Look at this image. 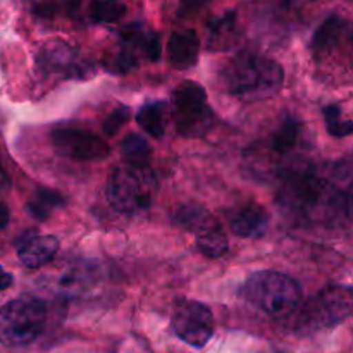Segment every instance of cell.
I'll list each match as a JSON object with an SVG mask.
<instances>
[{
  "label": "cell",
  "instance_id": "5bb4252c",
  "mask_svg": "<svg viewBox=\"0 0 353 353\" xmlns=\"http://www.w3.org/2000/svg\"><path fill=\"white\" fill-rule=\"evenodd\" d=\"M199 52L200 38L193 30L179 31L169 38L168 55L169 62L174 69L185 71V69L193 68L199 61Z\"/></svg>",
  "mask_w": 353,
  "mask_h": 353
},
{
  "label": "cell",
  "instance_id": "603a6c76",
  "mask_svg": "<svg viewBox=\"0 0 353 353\" xmlns=\"http://www.w3.org/2000/svg\"><path fill=\"white\" fill-rule=\"evenodd\" d=\"M323 112H324V119H326V126H327V131H330V134H333V137L336 138H343L352 133L353 130L352 119L350 117H345L343 109H341L340 105H336V103L327 105L324 107Z\"/></svg>",
  "mask_w": 353,
  "mask_h": 353
},
{
  "label": "cell",
  "instance_id": "ac0fdd59",
  "mask_svg": "<svg viewBox=\"0 0 353 353\" xmlns=\"http://www.w3.org/2000/svg\"><path fill=\"white\" fill-rule=\"evenodd\" d=\"M64 205V196L55 190L38 188L34 190L33 196L28 202V210L31 216L38 221H47L54 214V210L61 209Z\"/></svg>",
  "mask_w": 353,
  "mask_h": 353
},
{
  "label": "cell",
  "instance_id": "6da1fadb",
  "mask_svg": "<svg viewBox=\"0 0 353 353\" xmlns=\"http://www.w3.org/2000/svg\"><path fill=\"white\" fill-rule=\"evenodd\" d=\"M281 65L255 52H240L221 71L224 88L245 100L264 99L278 92L283 85Z\"/></svg>",
  "mask_w": 353,
  "mask_h": 353
},
{
  "label": "cell",
  "instance_id": "2e32d148",
  "mask_svg": "<svg viewBox=\"0 0 353 353\" xmlns=\"http://www.w3.org/2000/svg\"><path fill=\"white\" fill-rule=\"evenodd\" d=\"M345 31H347V23H345L341 17L331 16L324 21L319 26V30L316 31L312 38V43H310V48H312L314 55L319 57V55L327 54L333 48H336L340 45L341 38L345 37Z\"/></svg>",
  "mask_w": 353,
  "mask_h": 353
},
{
  "label": "cell",
  "instance_id": "cb8c5ba5",
  "mask_svg": "<svg viewBox=\"0 0 353 353\" xmlns=\"http://www.w3.org/2000/svg\"><path fill=\"white\" fill-rule=\"evenodd\" d=\"M130 117H131V110L128 109L126 105H119L105 117V121H103L102 124L103 133H105L107 137H114V134H116L117 131H119L128 121H130Z\"/></svg>",
  "mask_w": 353,
  "mask_h": 353
},
{
  "label": "cell",
  "instance_id": "7c38bea8",
  "mask_svg": "<svg viewBox=\"0 0 353 353\" xmlns=\"http://www.w3.org/2000/svg\"><path fill=\"white\" fill-rule=\"evenodd\" d=\"M59 252V240L55 236H37L28 233V236L21 238L17 245V255L21 264L28 269H38L48 264Z\"/></svg>",
  "mask_w": 353,
  "mask_h": 353
},
{
  "label": "cell",
  "instance_id": "7402d4cb",
  "mask_svg": "<svg viewBox=\"0 0 353 353\" xmlns=\"http://www.w3.org/2000/svg\"><path fill=\"white\" fill-rule=\"evenodd\" d=\"M123 155L126 159V162L130 164H148V159H150V145H148L147 138H143L141 134H130L123 140Z\"/></svg>",
  "mask_w": 353,
  "mask_h": 353
},
{
  "label": "cell",
  "instance_id": "5b68a950",
  "mask_svg": "<svg viewBox=\"0 0 353 353\" xmlns=\"http://www.w3.org/2000/svg\"><path fill=\"white\" fill-rule=\"evenodd\" d=\"M352 309L353 293L350 286H327L299 310L295 319V330L299 333L309 334L338 326L350 317Z\"/></svg>",
  "mask_w": 353,
  "mask_h": 353
},
{
  "label": "cell",
  "instance_id": "8fae6325",
  "mask_svg": "<svg viewBox=\"0 0 353 353\" xmlns=\"http://www.w3.org/2000/svg\"><path fill=\"white\" fill-rule=\"evenodd\" d=\"M97 276H99V271H97L92 262H69L57 274L54 288L64 296L83 295V293L92 288Z\"/></svg>",
  "mask_w": 353,
  "mask_h": 353
},
{
  "label": "cell",
  "instance_id": "7a4b0ae2",
  "mask_svg": "<svg viewBox=\"0 0 353 353\" xmlns=\"http://www.w3.org/2000/svg\"><path fill=\"white\" fill-rule=\"evenodd\" d=\"M243 296L268 316L285 319L299 309L302 288L295 279L283 272L261 271L245 281Z\"/></svg>",
  "mask_w": 353,
  "mask_h": 353
},
{
  "label": "cell",
  "instance_id": "e0dca14e",
  "mask_svg": "<svg viewBox=\"0 0 353 353\" xmlns=\"http://www.w3.org/2000/svg\"><path fill=\"white\" fill-rule=\"evenodd\" d=\"M172 219L178 226L193 231L195 234L202 233L209 228L219 226L212 214L199 203H183V205L176 207V210L172 212Z\"/></svg>",
  "mask_w": 353,
  "mask_h": 353
},
{
  "label": "cell",
  "instance_id": "d4e9b609",
  "mask_svg": "<svg viewBox=\"0 0 353 353\" xmlns=\"http://www.w3.org/2000/svg\"><path fill=\"white\" fill-rule=\"evenodd\" d=\"M10 188V179L9 176H7L6 169L2 168V164H0V196L6 195L7 192H9Z\"/></svg>",
  "mask_w": 353,
  "mask_h": 353
},
{
  "label": "cell",
  "instance_id": "ffe728a7",
  "mask_svg": "<svg viewBox=\"0 0 353 353\" xmlns=\"http://www.w3.org/2000/svg\"><path fill=\"white\" fill-rule=\"evenodd\" d=\"M196 245L203 255L217 259L228 252V236L219 226H214L196 234Z\"/></svg>",
  "mask_w": 353,
  "mask_h": 353
},
{
  "label": "cell",
  "instance_id": "ba28073f",
  "mask_svg": "<svg viewBox=\"0 0 353 353\" xmlns=\"http://www.w3.org/2000/svg\"><path fill=\"white\" fill-rule=\"evenodd\" d=\"M161 57V40L157 33L133 24L121 31V50L112 59L109 68L114 72H126L138 64L140 59L147 61H159Z\"/></svg>",
  "mask_w": 353,
  "mask_h": 353
},
{
  "label": "cell",
  "instance_id": "8992f818",
  "mask_svg": "<svg viewBox=\"0 0 353 353\" xmlns=\"http://www.w3.org/2000/svg\"><path fill=\"white\" fill-rule=\"evenodd\" d=\"M172 119L183 137H202L214 124L207 93L199 83L186 81L172 92Z\"/></svg>",
  "mask_w": 353,
  "mask_h": 353
},
{
  "label": "cell",
  "instance_id": "3957f363",
  "mask_svg": "<svg viewBox=\"0 0 353 353\" xmlns=\"http://www.w3.org/2000/svg\"><path fill=\"white\" fill-rule=\"evenodd\" d=\"M157 178L148 164L119 165L107 183V199L110 205L123 214H140L154 202Z\"/></svg>",
  "mask_w": 353,
  "mask_h": 353
},
{
  "label": "cell",
  "instance_id": "277c9868",
  "mask_svg": "<svg viewBox=\"0 0 353 353\" xmlns=\"http://www.w3.org/2000/svg\"><path fill=\"white\" fill-rule=\"evenodd\" d=\"M47 323V305L37 296H19L0 309V343L26 347L41 333Z\"/></svg>",
  "mask_w": 353,
  "mask_h": 353
},
{
  "label": "cell",
  "instance_id": "4316f807",
  "mask_svg": "<svg viewBox=\"0 0 353 353\" xmlns=\"http://www.w3.org/2000/svg\"><path fill=\"white\" fill-rule=\"evenodd\" d=\"M7 224H9V209L0 202V230H3Z\"/></svg>",
  "mask_w": 353,
  "mask_h": 353
},
{
  "label": "cell",
  "instance_id": "9c48e42d",
  "mask_svg": "<svg viewBox=\"0 0 353 353\" xmlns=\"http://www.w3.org/2000/svg\"><path fill=\"white\" fill-rule=\"evenodd\" d=\"M52 145L62 157L72 161L92 162L105 159L110 154L109 145L99 134L81 128H61L52 133Z\"/></svg>",
  "mask_w": 353,
  "mask_h": 353
},
{
  "label": "cell",
  "instance_id": "52a82bcc",
  "mask_svg": "<svg viewBox=\"0 0 353 353\" xmlns=\"http://www.w3.org/2000/svg\"><path fill=\"white\" fill-rule=\"evenodd\" d=\"M216 323L210 309L195 300H183L172 312V331L193 348H203L212 338Z\"/></svg>",
  "mask_w": 353,
  "mask_h": 353
},
{
  "label": "cell",
  "instance_id": "484cf974",
  "mask_svg": "<svg viewBox=\"0 0 353 353\" xmlns=\"http://www.w3.org/2000/svg\"><path fill=\"white\" fill-rule=\"evenodd\" d=\"M14 278L10 272H7L6 269L0 268V290H7L10 285H12Z\"/></svg>",
  "mask_w": 353,
  "mask_h": 353
},
{
  "label": "cell",
  "instance_id": "4fadbf2b",
  "mask_svg": "<svg viewBox=\"0 0 353 353\" xmlns=\"http://www.w3.org/2000/svg\"><path fill=\"white\" fill-rule=\"evenodd\" d=\"M269 221L271 217L264 207L259 203H247L233 214V217L230 219V226L238 236L257 238L268 231Z\"/></svg>",
  "mask_w": 353,
  "mask_h": 353
},
{
  "label": "cell",
  "instance_id": "d6986e66",
  "mask_svg": "<svg viewBox=\"0 0 353 353\" xmlns=\"http://www.w3.org/2000/svg\"><path fill=\"white\" fill-rule=\"evenodd\" d=\"M137 123L141 130L154 138L164 137L165 121H164V103L162 102H147L140 107L137 114Z\"/></svg>",
  "mask_w": 353,
  "mask_h": 353
},
{
  "label": "cell",
  "instance_id": "44dd1931",
  "mask_svg": "<svg viewBox=\"0 0 353 353\" xmlns=\"http://www.w3.org/2000/svg\"><path fill=\"white\" fill-rule=\"evenodd\" d=\"M126 14V6L119 0H93L90 17L93 23H116Z\"/></svg>",
  "mask_w": 353,
  "mask_h": 353
},
{
  "label": "cell",
  "instance_id": "83f0119b",
  "mask_svg": "<svg viewBox=\"0 0 353 353\" xmlns=\"http://www.w3.org/2000/svg\"><path fill=\"white\" fill-rule=\"evenodd\" d=\"M196 2H199V3H200V2H207V0H196Z\"/></svg>",
  "mask_w": 353,
  "mask_h": 353
},
{
  "label": "cell",
  "instance_id": "9a60e30c",
  "mask_svg": "<svg viewBox=\"0 0 353 353\" xmlns=\"http://www.w3.org/2000/svg\"><path fill=\"white\" fill-rule=\"evenodd\" d=\"M303 137H305V128L300 123V119L286 116L272 133L271 150L278 155L292 154L302 145Z\"/></svg>",
  "mask_w": 353,
  "mask_h": 353
},
{
  "label": "cell",
  "instance_id": "30bf717a",
  "mask_svg": "<svg viewBox=\"0 0 353 353\" xmlns=\"http://www.w3.org/2000/svg\"><path fill=\"white\" fill-rule=\"evenodd\" d=\"M37 65L43 74L59 78H86L90 65L74 47L62 40H50L37 52Z\"/></svg>",
  "mask_w": 353,
  "mask_h": 353
}]
</instances>
